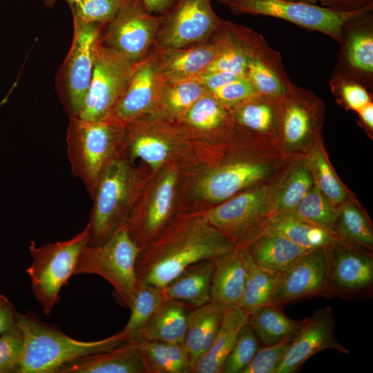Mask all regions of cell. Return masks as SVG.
Instances as JSON below:
<instances>
[{
	"instance_id": "8",
	"label": "cell",
	"mask_w": 373,
	"mask_h": 373,
	"mask_svg": "<svg viewBox=\"0 0 373 373\" xmlns=\"http://www.w3.org/2000/svg\"><path fill=\"white\" fill-rule=\"evenodd\" d=\"M204 213L209 222L236 249H245L264 233L274 215L271 182L245 189Z\"/></svg>"
},
{
	"instance_id": "15",
	"label": "cell",
	"mask_w": 373,
	"mask_h": 373,
	"mask_svg": "<svg viewBox=\"0 0 373 373\" xmlns=\"http://www.w3.org/2000/svg\"><path fill=\"white\" fill-rule=\"evenodd\" d=\"M161 21L162 15L149 12L142 0H122L100 39L105 46L135 64L153 49Z\"/></svg>"
},
{
	"instance_id": "37",
	"label": "cell",
	"mask_w": 373,
	"mask_h": 373,
	"mask_svg": "<svg viewBox=\"0 0 373 373\" xmlns=\"http://www.w3.org/2000/svg\"><path fill=\"white\" fill-rule=\"evenodd\" d=\"M135 343L148 373H191L182 344L143 340Z\"/></svg>"
},
{
	"instance_id": "55",
	"label": "cell",
	"mask_w": 373,
	"mask_h": 373,
	"mask_svg": "<svg viewBox=\"0 0 373 373\" xmlns=\"http://www.w3.org/2000/svg\"><path fill=\"white\" fill-rule=\"evenodd\" d=\"M14 89V87L12 86L11 89L9 90L8 93L6 95V96L0 102V108L1 106H3L5 103L7 102L9 95L11 93L12 90Z\"/></svg>"
},
{
	"instance_id": "14",
	"label": "cell",
	"mask_w": 373,
	"mask_h": 373,
	"mask_svg": "<svg viewBox=\"0 0 373 373\" xmlns=\"http://www.w3.org/2000/svg\"><path fill=\"white\" fill-rule=\"evenodd\" d=\"M233 15H264L290 21L309 30L318 31L342 40L344 23L370 10L344 12L303 1L291 0H230L227 4Z\"/></svg>"
},
{
	"instance_id": "16",
	"label": "cell",
	"mask_w": 373,
	"mask_h": 373,
	"mask_svg": "<svg viewBox=\"0 0 373 373\" xmlns=\"http://www.w3.org/2000/svg\"><path fill=\"white\" fill-rule=\"evenodd\" d=\"M212 0H175L162 15L155 50L186 47L209 40L220 27Z\"/></svg>"
},
{
	"instance_id": "11",
	"label": "cell",
	"mask_w": 373,
	"mask_h": 373,
	"mask_svg": "<svg viewBox=\"0 0 373 373\" xmlns=\"http://www.w3.org/2000/svg\"><path fill=\"white\" fill-rule=\"evenodd\" d=\"M277 106L280 149L289 157H304L323 140L324 102L292 83Z\"/></svg>"
},
{
	"instance_id": "1",
	"label": "cell",
	"mask_w": 373,
	"mask_h": 373,
	"mask_svg": "<svg viewBox=\"0 0 373 373\" xmlns=\"http://www.w3.org/2000/svg\"><path fill=\"white\" fill-rule=\"evenodd\" d=\"M291 158L235 124L222 142L192 143L180 162V212L206 211L245 189L269 183Z\"/></svg>"
},
{
	"instance_id": "43",
	"label": "cell",
	"mask_w": 373,
	"mask_h": 373,
	"mask_svg": "<svg viewBox=\"0 0 373 373\" xmlns=\"http://www.w3.org/2000/svg\"><path fill=\"white\" fill-rule=\"evenodd\" d=\"M220 307H222L210 302L194 308L190 314L182 345L191 366L202 354L203 341L211 320Z\"/></svg>"
},
{
	"instance_id": "36",
	"label": "cell",
	"mask_w": 373,
	"mask_h": 373,
	"mask_svg": "<svg viewBox=\"0 0 373 373\" xmlns=\"http://www.w3.org/2000/svg\"><path fill=\"white\" fill-rule=\"evenodd\" d=\"M206 93V88L197 78L164 83L153 113L179 122Z\"/></svg>"
},
{
	"instance_id": "19",
	"label": "cell",
	"mask_w": 373,
	"mask_h": 373,
	"mask_svg": "<svg viewBox=\"0 0 373 373\" xmlns=\"http://www.w3.org/2000/svg\"><path fill=\"white\" fill-rule=\"evenodd\" d=\"M373 10L346 21L341 48L332 75L356 81L367 89L373 86Z\"/></svg>"
},
{
	"instance_id": "47",
	"label": "cell",
	"mask_w": 373,
	"mask_h": 373,
	"mask_svg": "<svg viewBox=\"0 0 373 373\" xmlns=\"http://www.w3.org/2000/svg\"><path fill=\"white\" fill-rule=\"evenodd\" d=\"M293 338L260 346L242 373H276Z\"/></svg>"
},
{
	"instance_id": "38",
	"label": "cell",
	"mask_w": 373,
	"mask_h": 373,
	"mask_svg": "<svg viewBox=\"0 0 373 373\" xmlns=\"http://www.w3.org/2000/svg\"><path fill=\"white\" fill-rule=\"evenodd\" d=\"M335 233L342 240L373 251V225L354 195L338 207Z\"/></svg>"
},
{
	"instance_id": "46",
	"label": "cell",
	"mask_w": 373,
	"mask_h": 373,
	"mask_svg": "<svg viewBox=\"0 0 373 373\" xmlns=\"http://www.w3.org/2000/svg\"><path fill=\"white\" fill-rule=\"evenodd\" d=\"M122 0H82L70 8L73 18L106 26L117 15Z\"/></svg>"
},
{
	"instance_id": "48",
	"label": "cell",
	"mask_w": 373,
	"mask_h": 373,
	"mask_svg": "<svg viewBox=\"0 0 373 373\" xmlns=\"http://www.w3.org/2000/svg\"><path fill=\"white\" fill-rule=\"evenodd\" d=\"M0 336V373H17L23 348V336L15 324Z\"/></svg>"
},
{
	"instance_id": "21",
	"label": "cell",
	"mask_w": 373,
	"mask_h": 373,
	"mask_svg": "<svg viewBox=\"0 0 373 373\" xmlns=\"http://www.w3.org/2000/svg\"><path fill=\"white\" fill-rule=\"evenodd\" d=\"M164 84L156 54L152 49L146 57L135 63L113 116L127 124L153 113Z\"/></svg>"
},
{
	"instance_id": "30",
	"label": "cell",
	"mask_w": 373,
	"mask_h": 373,
	"mask_svg": "<svg viewBox=\"0 0 373 373\" xmlns=\"http://www.w3.org/2000/svg\"><path fill=\"white\" fill-rule=\"evenodd\" d=\"M193 309L181 301L166 299L132 341L182 344Z\"/></svg>"
},
{
	"instance_id": "29",
	"label": "cell",
	"mask_w": 373,
	"mask_h": 373,
	"mask_svg": "<svg viewBox=\"0 0 373 373\" xmlns=\"http://www.w3.org/2000/svg\"><path fill=\"white\" fill-rule=\"evenodd\" d=\"M314 184L304 157L291 158L271 182L274 214L291 213Z\"/></svg>"
},
{
	"instance_id": "10",
	"label": "cell",
	"mask_w": 373,
	"mask_h": 373,
	"mask_svg": "<svg viewBox=\"0 0 373 373\" xmlns=\"http://www.w3.org/2000/svg\"><path fill=\"white\" fill-rule=\"evenodd\" d=\"M140 251L124 225L103 244L86 245L79 256L74 275L100 276L111 284L121 303L129 308L139 283L136 262Z\"/></svg>"
},
{
	"instance_id": "50",
	"label": "cell",
	"mask_w": 373,
	"mask_h": 373,
	"mask_svg": "<svg viewBox=\"0 0 373 373\" xmlns=\"http://www.w3.org/2000/svg\"><path fill=\"white\" fill-rule=\"evenodd\" d=\"M240 77L242 76L227 71L207 70L196 78L204 86L208 93H211L217 88Z\"/></svg>"
},
{
	"instance_id": "41",
	"label": "cell",
	"mask_w": 373,
	"mask_h": 373,
	"mask_svg": "<svg viewBox=\"0 0 373 373\" xmlns=\"http://www.w3.org/2000/svg\"><path fill=\"white\" fill-rule=\"evenodd\" d=\"M166 299L162 288L139 281L129 307L130 318L120 331L127 341L136 337Z\"/></svg>"
},
{
	"instance_id": "18",
	"label": "cell",
	"mask_w": 373,
	"mask_h": 373,
	"mask_svg": "<svg viewBox=\"0 0 373 373\" xmlns=\"http://www.w3.org/2000/svg\"><path fill=\"white\" fill-rule=\"evenodd\" d=\"M331 297L352 300L373 296V254L343 240L329 247Z\"/></svg>"
},
{
	"instance_id": "44",
	"label": "cell",
	"mask_w": 373,
	"mask_h": 373,
	"mask_svg": "<svg viewBox=\"0 0 373 373\" xmlns=\"http://www.w3.org/2000/svg\"><path fill=\"white\" fill-rule=\"evenodd\" d=\"M259 342L247 323L239 331L235 342L225 358L221 373H242L259 347Z\"/></svg>"
},
{
	"instance_id": "13",
	"label": "cell",
	"mask_w": 373,
	"mask_h": 373,
	"mask_svg": "<svg viewBox=\"0 0 373 373\" xmlns=\"http://www.w3.org/2000/svg\"><path fill=\"white\" fill-rule=\"evenodd\" d=\"M135 64L105 46L99 39L95 48L92 78L77 117L96 121L113 116Z\"/></svg>"
},
{
	"instance_id": "3",
	"label": "cell",
	"mask_w": 373,
	"mask_h": 373,
	"mask_svg": "<svg viewBox=\"0 0 373 373\" xmlns=\"http://www.w3.org/2000/svg\"><path fill=\"white\" fill-rule=\"evenodd\" d=\"M150 176L146 164L137 166L123 157L109 165L91 197L93 205L87 223L89 246L103 244L126 224Z\"/></svg>"
},
{
	"instance_id": "27",
	"label": "cell",
	"mask_w": 373,
	"mask_h": 373,
	"mask_svg": "<svg viewBox=\"0 0 373 373\" xmlns=\"http://www.w3.org/2000/svg\"><path fill=\"white\" fill-rule=\"evenodd\" d=\"M57 373H148L135 343L127 341L112 350L79 357Z\"/></svg>"
},
{
	"instance_id": "12",
	"label": "cell",
	"mask_w": 373,
	"mask_h": 373,
	"mask_svg": "<svg viewBox=\"0 0 373 373\" xmlns=\"http://www.w3.org/2000/svg\"><path fill=\"white\" fill-rule=\"evenodd\" d=\"M105 26L73 18L70 48L55 79L56 90L68 117H77L93 75L95 48Z\"/></svg>"
},
{
	"instance_id": "26",
	"label": "cell",
	"mask_w": 373,
	"mask_h": 373,
	"mask_svg": "<svg viewBox=\"0 0 373 373\" xmlns=\"http://www.w3.org/2000/svg\"><path fill=\"white\" fill-rule=\"evenodd\" d=\"M245 249H234L214 260L211 303L228 310L239 307L246 280Z\"/></svg>"
},
{
	"instance_id": "57",
	"label": "cell",
	"mask_w": 373,
	"mask_h": 373,
	"mask_svg": "<svg viewBox=\"0 0 373 373\" xmlns=\"http://www.w3.org/2000/svg\"><path fill=\"white\" fill-rule=\"evenodd\" d=\"M291 1H303V2H306V3H314L315 4V3H316L317 1H321L323 3V2H325V1H327L329 0H291Z\"/></svg>"
},
{
	"instance_id": "53",
	"label": "cell",
	"mask_w": 373,
	"mask_h": 373,
	"mask_svg": "<svg viewBox=\"0 0 373 373\" xmlns=\"http://www.w3.org/2000/svg\"><path fill=\"white\" fill-rule=\"evenodd\" d=\"M359 123L371 139L373 136V103L370 102L357 112Z\"/></svg>"
},
{
	"instance_id": "9",
	"label": "cell",
	"mask_w": 373,
	"mask_h": 373,
	"mask_svg": "<svg viewBox=\"0 0 373 373\" xmlns=\"http://www.w3.org/2000/svg\"><path fill=\"white\" fill-rule=\"evenodd\" d=\"M88 226L64 241L47 243L37 247L31 241L29 251L32 257L26 269L31 281V289L46 316L59 302V292L74 275L79 256L88 245Z\"/></svg>"
},
{
	"instance_id": "39",
	"label": "cell",
	"mask_w": 373,
	"mask_h": 373,
	"mask_svg": "<svg viewBox=\"0 0 373 373\" xmlns=\"http://www.w3.org/2000/svg\"><path fill=\"white\" fill-rule=\"evenodd\" d=\"M315 185L336 206L354 194L336 173L327 153L323 140L304 156Z\"/></svg>"
},
{
	"instance_id": "34",
	"label": "cell",
	"mask_w": 373,
	"mask_h": 373,
	"mask_svg": "<svg viewBox=\"0 0 373 373\" xmlns=\"http://www.w3.org/2000/svg\"><path fill=\"white\" fill-rule=\"evenodd\" d=\"M265 231L282 235L307 249L329 247L342 240L336 236L291 213H274L269 218Z\"/></svg>"
},
{
	"instance_id": "17",
	"label": "cell",
	"mask_w": 373,
	"mask_h": 373,
	"mask_svg": "<svg viewBox=\"0 0 373 373\" xmlns=\"http://www.w3.org/2000/svg\"><path fill=\"white\" fill-rule=\"evenodd\" d=\"M329 247L308 250L278 273L269 304L283 306L305 298H332L329 287Z\"/></svg>"
},
{
	"instance_id": "2",
	"label": "cell",
	"mask_w": 373,
	"mask_h": 373,
	"mask_svg": "<svg viewBox=\"0 0 373 373\" xmlns=\"http://www.w3.org/2000/svg\"><path fill=\"white\" fill-rule=\"evenodd\" d=\"M235 249L208 221L204 211L180 213L136 262L139 281L164 288L186 267L215 260Z\"/></svg>"
},
{
	"instance_id": "31",
	"label": "cell",
	"mask_w": 373,
	"mask_h": 373,
	"mask_svg": "<svg viewBox=\"0 0 373 373\" xmlns=\"http://www.w3.org/2000/svg\"><path fill=\"white\" fill-rule=\"evenodd\" d=\"M213 265L214 260H205L186 267L162 288L166 298L181 301L193 308L210 303Z\"/></svg>"
},
{
	"instance_id": "35",
	"label": "cell",
	"mask_w": 373,
	"mask_h": 373,
	"mask_svg": "<svg viewBox=\"0 0 373 373\" xmlns=\"http://www.w3.org/2000/svg\"><path fill=\"white\" fill-rule=\"evenodd\" d=\"M248 324L254 332L260 346L278 343L294 338L300 329L303 321L287 316L282 306L267 304L248 316Z\"/></svg>"
},
{
	"instance_id": "7",
	"label": "cell",
	"mask_w": 373,
	"mask_h": 373,
	"mask_svg": "<svg viewBox=\"0 0 373 373\" xmlns=\"http://www.w3.org/2000/svg\"><path fill=\"white\" fill-rule=\"evenodd\" d=\"M192 142L178 122L151 114L126 124L123 157L142 160L153 174L173 162H180Z\"/></svg>"
},
{
	"instance_id": "40",
	"label": "cell",
	"mask_w": 373,
	"mask_h": 373,
	"mask_svg": "<svg viewBox=\"0 0 373 373\" xmlns=\"http://www.w3.org/2000/svg\"><path fill=\"white\" fill-rule=\"evenodd\" d=\"M245 254L246 280L239 308L249 316L258 308L269 304L276 286L278 273L271 272L258 266L246 249Z\"/></svg>"
},
{
	"instance_id": "20",
	"label": "cell",
	"mask_w": 373,
	"mask_h": 373,
	"mask_svg": "<svg viewBox=\"0 0 373 373\" xmlns=\"http://www.w3.org/2000/svg\"><path fill=\"white\" fill-rule=\"evenodd\" d=\"M334 328L335 319L331 307L315 310L303 320L276 373L295 372L307 359L324 350L332 349L348 354L349 350L336 339Z\"/></svg>"
},
{
	"instance_id": "22",
	"label": "cell",
	"mask_w": 373,
	"mask_h": 373,
	"mask_svg": "<svg viewBox=\"0 0 373 373\" xmlns=\"http://www.w3.org/2000/svg\"><path fill=\"white\" fill-rule=\"evenodd\" d=\"M217 31L205 42L173 49L153 48L164 83L196 78L204 73L221 48Z\"/></svg>"
},
{
	"instance_id": "32",
	"label": "cell",
	"mask_w": 373,
	"mask_h": 373,
	"mask_svg": "<svg viewBox=\"0 0 373 373\" xmlns=\"http://www.w3.org/2000/svg\"><path fill=\"white\" fill-rule=\"evenodd\" d=\"M245 249L258 266L274 273L284 271L309 250L269 231H265Z\"/></svg>"
},
{
	"instance_id": "5",
	"label": "cell",
	"mask_w": 373,
	"mask_h": 373,
	"mask_svg": "<svg viewBox=\"0 0 373 373\" xmlns=\"http://www.w3.org/2000/svg\"><path fill=\"white\" fill-rule=\"evenodd\" d=\"M125 128L126 124L113 116L96 121L69 117L66 144L71 171L90 198L106 169L123 156Z\"/></svg>"
},
{
	"instance_id": "6",
	"label": "cell",
	"mask_w": 373,
	"mask_h": 373,
	"mask_svg": "<svg viewBox=\"0 0 373 373\" xmlns=\"http://www.w3.org/2000/svg\"><path fill=\"white\" fill-rule=\"evenodd\" d=\"M180 162L169 164L151 174L125 224L140 250L151 243L180 213Z\"/></svg>"
},
{
	"instance_id": "33",
	"label": "cell",
	"mask_w": 373,
	"mask_h": 373,
	"mask_svg": "<svg viewBox=\"0 0 373 373\" xmlns=\"http://www.w3.org/2000/svg\"><path fill=\"white\" fill-rule=\"evenodd\" d=\"M248 316L239 307L227 310L210 347L191 366V373H221L223 362L230 352Z\"/></svg>"
},
{
	"instance_id": "54",
	"label": "cell",
	"mask_w": 373,
	"mask_h": 373,
	"mask_svg": "<svg viewBox=\"0 0 373 373\" xmlns=\"http://www.w3.org/2000/svg\"><path fill=\"white\" fill-rule=\"evenodd\" d=\"M142 1L149 12L162 15L171 8L175 0H142Z\"/></svg>"
},
{
	"instance_id": "4",
	"label": "cell",
	"mask_w": 373,
	"mask_h": 373,
	"mask_svg": "<svg viewBox=\"0 0 373 373\" xmlns=\"http://www.w3.org/2000/svg\"><path fill=\"white\" fill-rule=\"evenodd\" d=\"M16 325L23 336L17 373H57L64 364L79 357L108 351L127 341L119 332L93 341H82L41 321L37 314L16 312Z\"/></svg>"
},
{
	"instance_id": "56",
	"label": "cell",
	"mask_w": 373,
	"mask_h": 373,
	"mask_svg": "<svg viewBox=\"0 0 373 373\" xmlns=\"http://www.w3.org/2000/svg\"><path fill=\"white\" fill-rule=\"evenodd\" d=\"M42 1L46 4V6L50 8H52L57 1V0H42Z\"/></svg>"
},
{
	"instance_id": "23",
	"label": "cell",
	"mask_w": 373,
	"mask_h": 373,
	"mask_svg": "<svg viewBox=\"0 0 373 373\" xmlns=\"http://www.w3.org/2000/svg\"><path fill=\"white\" fill-rule=\"evenodd\" d=\"M193 144H215L225 140L233 127L229 108L206 93L179 122Z\"/></svg>"
},
{
	"instance_id": "58",
	"label": "cell",
	"mask_w": 373,
	"mask_h": 373,
	"mask_svg": "<svg viewBox=\"0 0 373 373\" xmlns=\"http://www.w3.org/2000/svg\"><path fill=\"white\" fill-rule=\"evenodd\" d=\"M67 3L68 4L70 8H71L73 6H74L76 3H79L82 0H66Z\"/></svg>"
},
{
	"instance_id": "45",
	"label": "cell",
	"mask_w": 373,
	"mask_h": 373,
	"mask_svg": "<svg viewBox=\"0 0 373 373\" xmlns=\"http://www.w3.org/2000/svg\"><path fill=\"white\" fill-rule=\"evenodd\" d=\"M329 84L336 102L345 110L357 112L372 102L369 89L356 81L332 75Z\"/></svg>"
},
{
	"instance_id": "28",
	"label": "cell",
	"mask_w": 373,
	"mask_h": 373,
	"mask_svg": "<svg viewBox=\"0 0 373 373\" xmlns=\"http://www.w3.org/2000/svg\"><path fill=\"white\" fill-rule=\"evenodd\" d=\"M229 109L235 124L280 148L277 100L256 95Z\"/></svg>"
},
{
	"instance_id": "49",
	"label": "cell",
	"mask_w": 373,
	"mask_h": 373,
	"mask_svg": "<svg viewBox=\"0 0 373 373\" xmlns=\"http://www.w3.org/2000/svg\"><path fill=\"white\" fill-rule=\"evenodd\" d=\"M211 93L227 108L256 95H258L245 77H240L217 88Z\"/></svg>"
},
{
	"instance_id": "51",
	"label": "cell",
	"mask_w": 373,
	"mask_h": 373,
	"mask_svg": "<svg viewBox=\"0 0 373 373\" xmlns=\"http://www.w3.org/2000/svg\"><path fill=\"white\" fill-rule=\"evenodd\" d=\"M322 3L325 7L344 12L373 9V0H329Z\"/></svg>"
},
{
	"instance_id": "52",
	"label": "cell",
	"mask_w": 373,
	"mask_h": 373,
	"mask_svg": "<svg viewBox=\"0 0 373 373\" xmlns=\"http://www.w3.org/2000/svg\"><path fill=\"white\" fill-rule=\"evenodd\" d=\"M16 312L12 303L0 294V335L15 325Z\"/></svg>"
},
{
	"instance_id": "42",
	"label": "cell",
	"mask_w": 373,
	"mask_h": 373,
	"mask_svg": "<svg viewBox=\"0 0 373 373\" xmlns=\"http://www.w3.org/2000/svg\"><path fill=\"white\" fill-rule=\"evenodd\" d=\"M338 211V207L314 184L291 213L336 236Z\"/></svg>"
},
{
	"instance_id": "24",
	"label": "cell",
	"mask_w": 373,
	"mask_h": 373,
	"mask_svg": "<svg viewBox=\"0 0 373 373\" xmlns=\"http://www.w3.org/2000/svg\"><path fill=\"white\" fill-rule=\"evenodd\" d=\"M220 50L205 71H227L245 77L247 64L264 37L246 26L223 20L217 31Z\"/></svg>"
},
{
	"instance_id": "25",
	"label": "cell",
	"mask_w": 373,
	"mask_h": 373,
	"mask_svg": "<svg viewBox=\"0 0 373 373\" xmlns=\"http://www.w3.org/2000/svg\"><path fill=\"white\" fill-rule=\"evenodd\" d=\"M245 77L258 95L274 100L281 98L293 83L284 68L281 55L265 38L247 64Z\"/></svg>"
},
{
	"instance_id": "59",
	"label": "cell",
	"mask_w": 373,
	"mask_h": 373,
	"mask_svg": "<svg viewBox=\"0 0 373 373\" xmlns=\"http://www.w3.org/2000/svg\"><path fill=\"white\" fill-rule=\"evenodd\" d=\"M215 1H219L223 4H228L229 2L230 1V0H215Z\"/></svg>"
}]
</instances>
